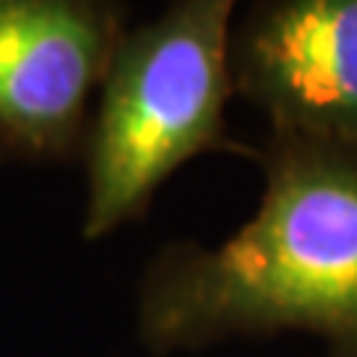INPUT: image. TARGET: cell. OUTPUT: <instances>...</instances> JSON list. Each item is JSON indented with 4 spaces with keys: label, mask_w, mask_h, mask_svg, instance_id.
Wrapping results in <instances>:
<instances>
[{
    "label": "cell",
    "mask_w": 357,
    "mask_h": 357,
    "mask_svg": "<svg viewBox=\"0 0 357 357\" xmlns=\"http://www.w3.org/2000/svg\"><path fill=\"white\" fill-rule=\"evenodd\" d=\"M259 164L250 220L218 248L170 244L149 262L137 310L146 351L307 331L328 357H357V158L271 137Z\"/></svg>",
    "instance_id": "6da1fadb"
},
{
    "label": "cell",
    "mask_w": 357,
    "mask_h": 357,
    "mask_svg": "<svg viewBox=\"0 0 357 357\" xmlns=\"http://www.w3.org/2000/svg\"><path fill=\"white\" fill-rule=\"evenodd\" d=\"M229 0H182L122 33L86 131L84 236L140 218L155 191L199 152L256 155L229 137Z\"/></svg>",
    "instance_id": "7a4b0ae2"
},
{
    "label": "cell",
    "mask_w": 357,
    "mask_h": 357,
    "mask_svg": "<svg viewBox=\"0 0 357 357\" xmlns=\"http://www.w3.org/2000/svg\"><path fill=\"white\" fill-rule=\"evenodd\" d=\"M229 75L271 137L357 158V0L250 6L229 33Z\"/></svg>",
    "instance_id": "3957f363"
},
{
    "label": "cell",
    "mask_w": 357,
    "mask_h": 357,
    "mask_svg": "<svg viewBox=\"0 0 357 357\" xmlns=\"http://www.w3.org/2000/svg\"><path fill=\"white\" fill-rule=\"evenodd\" d=\"M126 9L96 0H0V158H69L122 39Z\"/></svg>",
    "instance_id": "277c9868"
}]
</instances>
